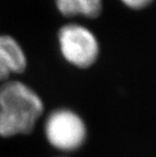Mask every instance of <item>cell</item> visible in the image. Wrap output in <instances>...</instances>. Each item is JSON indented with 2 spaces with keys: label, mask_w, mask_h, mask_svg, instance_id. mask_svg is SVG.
I'll return each instance as SVG.
<instances>
[{
  "label": "cell",
  "mask_w": 156,
  "mask_h": 157,
  "mask_svg": "<svg viewBox=\"0 0 156 157\" xmlns=\"http://www.w3.org/2000/svg\"><path fill=\"white\" fill-rule=\"evenodd\" d=\"M59 50L67 63L79 69H87L97 61L101 45L97 36L84 25L69 22L58 31Z\"/></svg>",
  "instance_id": "7a4b0ae2"
},
{
  "label": "cell",
  "mask_w": 156,
  "mask_h": 157,
  "mask_svg": "<svg viewBox=\"0 0 156 157\" xmlns=\"http://www.w3.org/2000/svg\"><path fill=\"white\" fill-rule=\"evenodd\" d=\"M57 10L65 17L94 19L101 14L104 0H55Z\"/></svg>",
  "instance_id": "5b68a950"
},
{
  "label": "cell",
  "mask_w": 156,
  "mask_h": 157,
  "mask_svg": "<svg viewBox=\"0 0 156 157\" xmlns=\"http://www.w3.org/2000/svg\"><path fill=\"white\" fill-rule=\"evenodd\" d=\"M9 76H10V73L0 62V81H7Z\"/></svg>",
  "instance_id": "52a82bcc"
},
{
  "label": "cell",
  "mask_w": 156,
  "mask_h": 157,
  "mask_svg": "<svg viewBox=\"0 0 156 157\" xmlns=\"http://www.w3.org/2000/svg\"><path fill=\"white\" fill-rule=\"evenodd\" d=\"M120 1L127 8L135 11H139L144 10V9L149 7L154 2V0H120Z\"/></svg>",
  "instance_id": "8992f818"
},
{
  "label": "cell",
  "mask_w": 156,
  "mask_h": 157,
  "mask_svg": "<svg viewBox=\"0 0 156 157\" xmlns=\"http://www.w3.org/2000/svg\"><path fill=\"white\" fill-rule=\"evenodd\" d=\"M0 62L10 74H21L25 71L28 66L25 53L11 36L0 35Z\"/></svg>",
  "instance_id": "277c9868"
},
{
  "label": "cell",
  "mask_w": 156,
  "mask_h": 157,
  "mask_svg": "<svg viewBox=\"0 0 156 157\" xmlns=\"http://www.w3.org/2000/svg\"><path fill=\"white\" fill-rule=\"evenodd\" d=\"M49 144L61 152L80 149L87 138V127L83 119L70 109H56L49 113L44 125Z\"/></svg>",
  "instance_id": "3957f363"
},
{
  "label": "cell",
  "mask_w": 156,
  "mask_h": 157,
  "mask_svg": "<svg viewBox=\"0 0 156 157\" xmlns=\"http://www.w3.org/2000/svg\"><path fill=\"white\" fill-rule=\"evenodd\" d=\"M62 157H64V156H62Z\"/></svg>",
  "instance_id": "ba28073f"
},
{
  "label": "cell",
  "mask_w": 156,
  "mask_h": 157,
  "mask_svg": "<svg viewBox=\"0 0 156 157\" xmlns=\"http://www.w3.org/2000/svg\"><path fill=\"white\" fill-rule=\"evenodd\" d=\"M44 113V102L32 88L21 81H4L0 86V136L28 135Z\"/></svg>",
  "instance_id": "6da1fadb"
}]
</instances>
